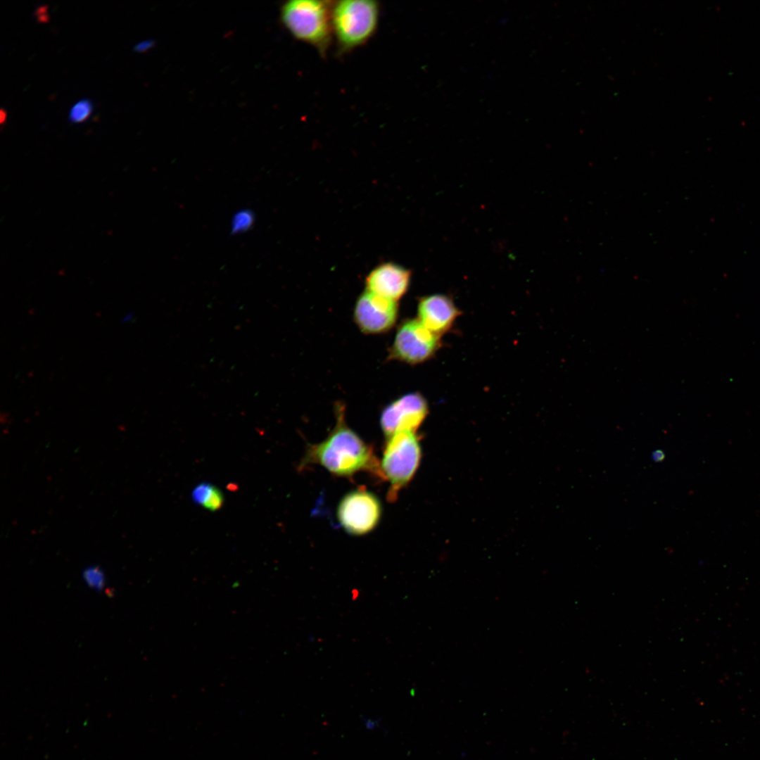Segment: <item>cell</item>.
Segmentation results:
<instances>
[{"mask_svg": "<svg viewBox=\"0 0 760 760\" xmlns=\"http://www.w3.org/2000/svg\"><path fill=\"white\" fill-rule=\"evenodd\" d=\"M336 419L335 427L324 441L308 445L299 468L319 464L337 476L366 471L384 479L372 446L347 426L343 409L336 410Z\"/></svg>", "mask_w": 760, "mask_h": 760, "instance_id": "1", "label": "cell"}, {"mask_svg": "<svg viewBox=\"0 0 760 760\" xmlns=\"http://www.w3.org/2000/svg\"><path fill=\"white\" fill-rule=\"evenodd\" d=\"M331 5L328 1H289L281 6V21L296 39L324 56L333 34Z\"/></svg>", "mask_w": 760, "mask_h": 760, "instance_id": "2", "label": "cell"}, {"mask_svg": "<svg viewBox=\"0 0 760 760\" xmlns=\"http://www.w3.org/2000/svg\"><path fill=\"white\" fill-rule=\"evenodd\" d=\"M379 5L371 0H342L331 5V26L338 51H351L365 44L375 33Z\"/></svg>", "mask_w": 760, "mask_h": 760, "instance_id": "3", "label": "cell"}, {"mask_svg": "<svg viewBox=\"0 0 760 760\" xmlns=\"http://www.w3.org/2000/svg\"><path fill=\"white\" fill-rule=\"evenodd\" d=\"M382 456L381 472L390 484L387 499L394 502L413 478L421 461L422 450L415 432L398 431L387 437Z\"/></svg>", "mask_w": 760, "mask_h": 760, "instance_id": "4", "label": "cell"}, {"mask_svg": "<svg viewBox=\"0 0 760 760\" xmlns=\"http://www.w3.org/2000/svg\"><path fill=\"white\" fill-rule=\"evenodd\" d=\"M378 497L365 488L350 491L340 500L336 514L342 528L350 535L362 536L374 530L381 517Z\"/></svg>", "mask_w": 760, "mask_h": 760, "instance_id": "5", "label": "cell"}, {"mask_svg": "<svg viewBox=\"0 0 760 760\" xmlns=\"http://www.w3.org/2000/svg\"><path fill=\"white\" fill-rule=\"evenodd\" d=\"M440 345V336L429 331L417 319H406L397 329L389 359L410 365L419 364L431 358Z\"/></svg>", "mask_w": 760, "mask_h": 760, "instance_id": "6", "label": "cell"}, {"mask_svg": "<svg viewBox=\"0 0 760 760\" xmlns=\"http://www.w3.org/2000/svg\"><path fill=\"white\" fill-rule=\"evenodd\" d=\"M428 414L426 399L419 393H410L388 404L380 416L384 435L409 431L416 432Z\"/></svg>", "mask_w": 760, "mask_h": 760, "instance_id": "7", "label": "cell"}, {"mask_svg": "<svg viewBox=\"0 0 760 760\" xmlns=\"http://www.w3.org/2000/svg\"><path fill=\"white\" fill-rule=\"evenodd\" d=\"M398 315L397 302L367 291L356 301L354 319L360 329L367 334H381L390 330Z\"/></svg>", "mask_w": 760, "mask_h": 760, "instance_id": "8", "label": "cell"}, {"mask_svg": "<svg viewBox=\"0 0 760 760\" xmlns=\"http://www.w3.org/2000/svg\"><path fill=\"white\" fill-rule=\"evenodd\" d=\"M411 271L392 263H382L374 268L365 279L366 291L384 298L397 302L407 292Z\"/></svg>", "mask_w": 760, "mask_h": 760, "instance_id": "9", "label": "cell"}, {"mask_svg": "<svg viewBox=\"0 0 760 760\" xmlns=\"http://www.w3.org/2000/svg\"><path fill=\"white\" fill-rule=\"evenodd\" d=\"M460 314L453 300L443 294L422 297L417 305V319L438 336L448 331Z\"/></svg>", "mask_w": 760, "mask_h": 760, "instance_id": "10", "label": "cell"}, {"mask_svg": "<svg viewBox=\"0 0 760 760\" xmlns=\"http://www.w3.org/2000/svg\"><path fill=\"white\" fill-rule=\"evenodd\" d=\"M94 110V103L89 99H82L77 101L68 113V121L73 124H80L89 118Z\"/></svg>", "mask_w": 760, "mask_h": 760, "instance_id": "11", "label": "cell"}, {"mask_svg": "<svg viewBox=\"0 0 760 760\" xmlns=\"http://www.w3.org/2000/svg\"><path fill=\"white\" fill-rule=\"evenodd\" d=\"M218 488L215 485L202 482L197 484L191 491V500L197 505L204 508L211 500Z\"/></svg>", "mask_w": 760, "mask_h": 760, "instance_id": "12", "label": "cell"}, {"mask_svg": "<svg viewBox=\"0 0 760 760\" xmlns=\"http://www.w3.org/2000/svg\"><path fill=\"white\" fill-rule=\"evenodd\" d=\"M84 577L88 584L97 589H101L104 585V576L101 569L91 566L84 570Z\"/></svg>", "mask_w": 760, "mask_h": 760, "instance_id": "13", "label": "cell"}, {"mask_svg": "<svg viewBox=\"0 0 760 760\" xmlns=\"http://www.w3.org/2000/svg\"><path fill=\"white\" fill-rule=\"evenodd\" d=\"M34 15H35L38 22H40V23L47 22L49 20V14H48L47 6H39L36 9Z\"/></svg>", "mask_w": 760, "mask_h": 760, "instance_id": "14", "label": "cell"}, {"mask_svg": "<svg viewBox=\"0 0 760 760\" xmlns=\"http://www.w3.org/2000/svg\"><path fill=\"white\" fill-rule=\"evenodd\" d=\"M250 222L251 220L249 218V216L246 214L239 215L236 217L234 227L236 230L238 229H243L244 227H246L247 224H248Z\"/></svg>", "mask_w": 760, "mask_h": 760, "instance_id": "15", "label": "cell"}, {"mask_svg": "<svg viewBox=\"0 0 760 760\" xmlns=\"http://www.w3.org/2000/svg\"><path fill=\"white\" fill-rule=\"evenodd\" d=\"M152 45H153V42H151V41L141 42H139V43L137 44L134 46L133 50L134 51H136V52H143V51H145L147 49H148L150 47H151Z\"/></svg>", "mask_w": 760, "mask_h": 760, "instance_id": "16", "label": "cell"}, {"mask_svg": "<svg viewBox=\"0 0 760 760\" xmlns=\"http://www.w3.org/2000/svg\"><path fill=\"white\" fill-rule=\"evenodd\" d=\"M652 458L654 462H661L665 458V453L662 450H656L652 452Z\"/></svg>", "mask_w": 760, "mask_h": 760, "instance_id": "17", "label": "cell"}, {"mask_svg": "<svg viewBox=\"0 0 760 760\" xmlns=\"http://www.w3.org/2000/svg\"><path fill=\"white\" fill-rule=\"evenodd\" d=\"M363 721L365 723V727L369 730H374L375 728L379 726V723L380 721L378 720L365 719Z\"/></svg>", "mask_w": 760, "mask_h": 760, "instance_id": "18", "label": "cell"}, {"mask_svg": "<svg viewBox=\"0 0 760 760\" xmlns=\"http://www.w3.org/2000/svg\"><path fill=\"white\" fill-rule=\"evenodd\" d=\"M0 118L1 125H4L6 120V112L4 108L1 109Z\"/></svg>", "mask_w": 760, "mask_h": 760, "instance_id": "19", "label": "cell"}]
</instances>
